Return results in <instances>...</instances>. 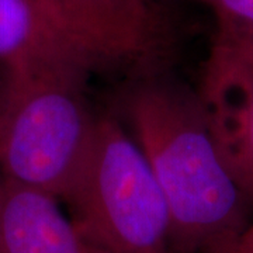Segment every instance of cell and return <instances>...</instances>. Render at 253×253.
<instances>
[{
	"mask_svg": "<svg viewBox=\"0 0 253 253\" xmlns=\"http://www.w3.org/2000/svg\"><path fill=\"white\" fill-rule=\"evenodd\" d=\"M121 107L170 218V253H204L238 234L253 206L228 169L199 94L162 73L131 81Z\"/></svg>",
	"mask_w": 253,
	"mask_h": 253,
	"instance_id": "1",
	"label": "cell"
},
{
	"mask_svg": "<svg viewBox=\"0 0 253 253\" xmlns=\"http://www.w3.org/2000/svg\"><path fill=\"white\" fill-rule=\"evenodd\" d=\"M174 28L149 0H0L4 71L66 66L129 81L163 72Z\"/></svg>",
	"mask_w": 253,
	"mask_h": 253,
	"instance_id": "2",
	"label": "cell"
},
{
	"mask_svg": "<svg viewBox=\"0 0 253 253\" xmlns=\"http://www.w3.org/2000/svg\"><path fill=\"white\" fill-rule=\"evenodd\" d=\"M90 75L66 66L4 71L0 86V176L61 200L90 142Z\"/></svg>",
	"mask_w": 253,
	"mask_h": 253,
	"instance_id": "3",
	"label": "cell"
},
{
	"mask_svg": "<svg viewBox=\"0 0 253 253\" xmlns=\"http://www.w3.org/2000/svg\"><path fill=\"white\" fill-rule=\"evenodd\" d=\"M61 203L94 249L170 253L162 190L135 138L110 114L96 116L83 162Z\"/></svg>",
	"mask_w": 253,
	"mask_h": 253,
	"instance_id": "4",
	"label": "cell"
},
{
	"mask_svg": "<svg viewBox=\"0 0 253 253\" xmlns=\"http://www.w3.org/2000/svg\"><path fill=\"white\" fill-rule=\"evenodd\" d=\"M197 94L228 169L253 206V62L218 34Z\"/></svg>",
	"mask_w": 253,
	"mask_h": 253,
	"instance_id": "5",
	"label": "cell"
},
{
	"mask_svg": "<svg viewBox=\"0 0 253 253\" xmlns=\"http://www.w3.org/2000/svg\"><path fill=\"white\" fill-rule=\"evenodd\" d=\"M61 204L0 176V253H93Z\"/></svg>",
	"mask_w": 253,
	"mask_h": 253,
	"instance_id": "6",
	"label": "cell"
},
{
	"mask_svg": "<svg viewBox=\"0 0 253 253\" xmlns=\"http://www.w3.org/2000/svg\"><path fill=\"white\" fill-rule=\"evenodd\" d=\"M215 13L219 28L232 36L253 40V0H199Z\"/></svg>",
	"mask_w": 253,
	"mask_h": 253,
	"instance_id": "7",
	"label": "cell"
},
{
	"mask_svg": "<svg viewBox=\"0 0 253 253\" xmlns=\"http://www.w3.org/2000/svg\"><path fill=\"white\" fill-rule=\"evenodd\" d=\"M204 253H253V222Z\"/></svg>",
	"mask_w": 253,
	"mask_h": 253,
	"instance_id": "8",
	"label": "cell"
},
{
	"mask_svg": "<svg viewBox=\"0 0 253 253\" xmlns=\"http://www.w3.org/2000/svg\"><path fill=\"white\" fill-rule=\"evenodd\" d=\"M218 34L225 37L229 42H232L248 59H251L253 62V40H251V38H244V37L232 36V34L224 33V31H218Z\"/></svg>",
	"mask_w": 253,
	"mask_h": 253,
	"instance_id": "9",
	"label": "cell"
},
{
	"mask_svg": "<svg viewBox=\"0 0 253 253\" xmlns=\"http://www.w3.org/2000/svg\"><path fill=\"white\" fill-rule=\"evenodd\" d=\"M93 253H107V252H103V251H99V249H94V248H93Z\"/></svg>",
	"mask_w": 253,
	"mask_h": 253,
	"instance_id": "10",
	"label": "cell"
}]
</instances>
